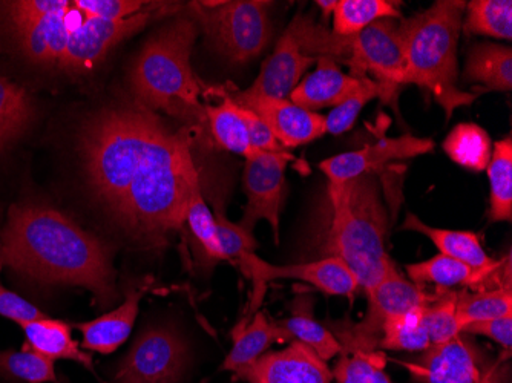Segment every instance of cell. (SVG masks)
Wrapping results in <instances>:
<instances>
[{
    "instance_id": "obj_1",
    "label": "cell",
    "mask_w": 512,
    "mask_h": 383,
    "mask_svg": "<svg viewBox=\"0 0 512 383\" xmlns=\"http://www.w3.org/2000/svg\"><path fill=\"white\" fill-rule=\"evenodd\" d=\"M192 140L191 129H174L137 102L106 106L80 128L86 183L112 220L146 249H165L183 233L200 187Z\"/></svg>"
},
{
    "instance_id": "obj_2",
    "label": "cell",
    "mask_w": 512,
    "mask_h": 383,
    "mask_svg": "<svg viewBox=\"0 0 512 383\" xmlns=\"http://www.w3.org/2000/svg\"><path fill=\"white\" fill-rule=\"evenodd\" d=\"M0 264L40 284L83 287L102 307L119 298L111 247L53 207H11Z\"/></svg>"
},
{
    "instance_id": "obj_3",
    "label": "cell",
    "mask_w": 512,
    "mask_h": 383,
    "mask_svg": "<svg viewBox=\"0 0 512 383\" xmlns=\"http://www.w3.org/2000/svg\"><path fill=\"white\" fill-rule=\"evenodd\" d=\"M387 209L373 174L329 184V215L315 236L319 258L341 259L352 270L359 289H373L394 269L385 249Z\"/></svg>"
},
{
    "instance_id": "obj_4",
    "label": "cell",
    "mask_w": 512,
    "mask_h": 383,
    "mask_svg": "<svg viewBox=\"0 0 512 383\" xmlns=\"http://www.w3.org/2000/svg\"><path fill=\"white\" fill-rule=\"evenodd\" d=\"M198 33L191 17L172 20L143 46L132 65L129 83L138 105L165 112L200 134L207 128L206 106L201 103L200 82L191 66Z\"/></svg>"
},
{
    "instance_id": "obj_5",
    "label": "cell",
    "mask_w": 512,
    "mask_h": 383,
    "mask_svg": "<svg viewBox=\"0 0 512 383\" xmlns=\"http://www.w3.org/2000/svg\"><path fill=\"white\" fill-rule=\"evenodd\" d=\"M467 2L439 0L433 7L399 20L405 57V85H417L444 109L447 120L471 106L480 92L457 88V43Z\"/></svg>"
},
{
    "instance_id": "obj_6",
    "label": "cell",
    "mask_w": 512,
    "mask_h": 383,
    "mask_svg": "<svg viewBox=\"0 0 512 383\" xmlns=\"http://www.w3.org/2000/svg\"><path fill=\"white\" fill-rule=\"evenodd\" d=\"M270 2H192L189 17L207 42L230 63L243 65L263 53L272 37Z\"/></svg>"
},
{
    "instance_id": "obj_7",
    "label": "cell",
    "mask_w": 512,
    "mask_h": 383,
    "mask_svg": "<svg viewBox=\"0 0 512 383\" xmlns=\"http://www.w3.org/2000/svg\"><path fill=\"white\" fill-rule=\"evenodd\" d=\"M427 287L405 279L398 269H394L384 281L368 290V308L359 322H330L329 330L347 350H379L385 322L396 315H404L427 302Z\"/></svg>"
},
{
    "instance_id": "obj_8",
    "label": "cell",
    "mask_w": 512,
    "mask_h": 383,
    "mask_svg": "<svg viewBox=\"0 0 512 383\" xmlns=\"http://www.w3.org/2000/svg\"><path fill=\"white\" fill-rule=\"evenodd\" d=\"M393 362L405 368L414 383H493L496 373V365L463 333L444 344L430 345L410 361Z\"/></svg>"
},
{
    "instance_id": "obj_9",
    "label": "cell",
    "mask_w": 512,
    "mask_h": 383,
    "mask_svg": "<svg viewBox=\"0 0 512 383\" xmlns=\"http://www.w3.org/2000/svg\"><path fill=\"white\" fill-rule=\"evenodd\" d=\"M355 71L350 76L367 79L368 74L379 86L382 102L396 99L405 85V57L399 34V20L381 19L361 33L353 34Z\"/></svg>"
},
{
    "instance_id": "obj_10",
    "label": "cell",
    "mask_w": 512,
    "mask_h": 383,
    "mask_svg": "<svg viewBox=\"0 0 512 383\" xmlns=\"http://www.w3.org/2000/svg\"><path fill=\"white\" fill-rule=\"evenodd\" d=\"M188 364V348L171 328L143 331L115 371L114 383H178Z\"/></svg>"
},
{
    "instance_id": "obj_11",
    "label": "cell",
    "mask_w": 512,
    "mask_h": 383,
    "mask_svg": "<svg viewBox=\"0 0 512 383\" xmlns=\"http://www.w3.org/2000/svg\"><path fill=\"white\" fill-rule=\"evenodd\" d=\"M241 273L253 282L252 304H250L252 313H256L260 307L267 282L278 281V279L307 282L325 295L347 296L350 301H353V296L359 290L358 279L353 275L352 270L335 256L302 262V264H290V266H273L256 253H250L241 267Z\"/></svg>"
},
{
    "instance_id": "obj_12",
    "label": "cell",
    "mask_w": 512,
    "mask_h": 383,
    "mask_svg": "<svg viewBox=\"0 0 512 383\" xmlns=\"http://www.w3.org/2000/svg\"><path fill=\"white\" fill-rule=\"evenodd\" d=\"M295 160L289 152L255 151L246 158L244 167V194L247 206L240 226L253 233L258 221H267L273 230V239L279 243V215L283 207L286 169Z\"/></svg>"
},
{
    "instance_id": "obj_13",
    "label": "cell",
    "mask_w": 512,
    "mask_h": 383,
    "mask_svg": "<svg viewBox=\"0 0 512 383\" xmlns=\"http://www.w3.org/2000/svg\"><path fill=\"white\" fill-rule=\"evenodd\" d=\"M166 8L172 7L165 4L149 5L142 13L123 20L89 19L85 14V23L69 36L65 56L59 63L60 68L71 74L91 71L115 45L142 31L158 14H163Z\"/></svg>"
},
{
    "instance_id": "obj_14",
    "label": "cell",
    "mask_w": 512,
    "mask_h": 383,
    "mask_svg": "<svg viewBox=\"0 0 512 383\" xmlns=\"http://www.w3.org/2000/svg\"><path fill=\"white\" fill-rule=\"evenodd\" d=\"M224 91L235 103L255 112L284 148L307 145L327 134L324 115L299 108L289 99L253 95L232 86Z\"/></svg>"
},
{
    "instance_id": "obj_15",
    "label": "cell",
    "mask_w": 512,
    "mask_h": 383,
    "mask_svg": "<svg viewBox=\"0 0 512 383\" xmlns=\"http://www.w3.org/2000/svg\"><path fill=\"white\" fill-rule=\"evenodd\" d=\"M234 376L246 383H332L333 380L327 362L298 341L284 350L267 351Z\"/></svg>"
},
{
    "instance_id": "obj_16",
    "label": "cell",
    "mask_w": 512,
    "mask_h": 383,
    "mask_svg": "<svg viewBox=\"0 0 512 383\" xmlns=\"http://www.w3.org/2000/svg\"><path fill=\"white\" fill-rule=\"evenodd\" d=\"M431 138H417L413 135L382 138L375 145H368L359 151L335 155L319 163V169L329 178V183H344L362 175L373 174L379 167L396 160L419 157L434 151Z\"/></svg>"
},
{
    "instance_id": "obj_17",
    "label": "cell",
    "mask_w": 512,
    "mask_h": 383,
    "mask_svg": "<svg viewBox=\"0 0 512 383\" xmlns=\"http://www.w3.org/2000/svg\"><path fill=\"white\" fill-rule=\"evenodd\" d=\"M316 63L313 57L302 54L298 40L287 28L276 43L275 50L267 57L260 76L246 92L253 95H266L272 99H289L293 89L299 85L302 76Z\"/></svg>"
},
{
    "instance_id": "obj_18",
    "label": "cell",
    "mask_w": 512,
    "mask_h": 383,
    "mask_svg": "<svg viewBox=\"0 0 512 383\" xmlns=\"http://www.w3.org/2000/svg\"><path fill=\"white\" fill-rule=\"evenodd\" d=\"M148 289L149 284L132 287L126 292L125 302L119 307L92 321L74 325L82 333V347L100 354H111L119 350L131 336L140 301Z\"/></svg>"
},
{
    "instance_id": "obj_19",
    "label": "cell",
    "mask_w": 512,
    "mask_h": 383,
    "mask_svg": "<svg viewBox=\"0 0 512 383\" xmlns=\"http://www.w3.org/2000/svg\"><path fill=\"white\" fill-rule=\"evenodd\" d=\"M315 73L307 76L293 89L289 100L299 108L315 112L322 108L336 106L350 99L361 89L365 79H356L342 73L338 63L330 59H318ZM368 79V77H367Z\"/></svg>"
},
{
    "instance_id": "obj_20",
    "label": "cell",
    "mask_w": 512,
    "mask_h": 383,
    "mask_svg": "<svg viewBox=\"0 0 512 383\" xmlns=\"http://www.w3.org/2000/svg\"><path fill=\"white\" fill-rule=\"evenodd\" d=\"M402 230L422 233L431 239V243L439 249L440 255L457 259V261L470 266L471 269L486 273V275L499 273L506 261V259L497 261V259L491 258L483 249L482 241L476 233L465 232V230L437 229V227L428 226L413 213H408Z\"/></svg>"
},
{
    "instance_id": "obj_21",
    "label": "cell",
    "mask_w": 512,
    "mask_h": 383,
    "mask_svg": "<svg viewBox=\"0 0 512 383\" xmlns=\"http://www.w3.org/2000/svg\"><path fill=\"white\" fill-rule=\"evenodd\" d=\"M184 238L188 241L194 258L195 267L204 275H211L212 270L226 261L221 249L220 233L214 213L204 201L201 189L198 187L189 203L186 220L183 227Z\"/></svg>"
},
{
    "instance_id": "obj_22",
    "label": "cell",
    "mask_w": 512,
    "mask_h": 383,
    "mask_svg": "<svg viewBox=\"0 0 512 383\" xmlns=\"http://www.w3.org/2000/svg\"><path fill=\"white\" fill-rule=\"evenodd\" d=\"M20 327L27 338L25 345L40 356L53 362L62 359L77 362L88 368L92 374H96L91 354L83 351L79 342L73 338V325L46 316L37 321L25 322Z\"/></svg>"
},
{
    "instance_id": "obj_23",
    "label": "cell",
    "mask_w": 512,
    "mask_h": 383,
    "mask_svg": "<svg viewBox=\"0 0 512 383\" xmlns=\"http://www.w3.org/2000/svg\"><path fill=\"white\" fill-rule=\"evenodd\" d=\"M232 334L234 347L227 354L221 367V370L230 373H237L241 368L253 364L276 342L289 341L286 331L276 324L275 319L267 318L261 311H256L252 322H241Z\"/></svg>"
},
{
    "instance_id": "obj_24",
    "label": "cell",
    "mask_w": 512,
    "mask_h": 383,
    "mask_svg": "<svg viewBox=\"0 0 512 383\" xmlns=\"http://www.w3.org/2000/svg\"><path fill=\"white\" fill-rule=\"evenodd\" d=\"M463 82L477 83L482 91L509 92L512 89L511 46L477 43L468 53Z\"/></svg>"
},
{
    "instance_id": "obj_25",
    "label": "cell",
    "mask_w": 512,
    "mask_h": 383,
    "mask_svg": "<svg viewBox=\"0 0 512 383\" xmlns=\"http://www.w3.org/2000/svg\"><path fill=\"white\" fill-rule=\"evenodd\" d=\"M276 324L286 331L289 339L312 348L322 361H332L341 354V344L332 331L313 318V301L307 296L296 298L290 307L289 318L276 321Z\"/></svg>"
},
{
    "instance_id": "obj_26",
    "label": "cell",
    "mask_w": 512,
    "mask_h": 383,
    "mask_svg": "<svg viewBox=\"0 0 512 383\" xmlns=\"http://www.w3.org/2000/svg\"><path fill=\"white\" fill-rule=\"evenodd\" d=\"M65 11L46 16L33 27L16 33L23 54L28 59L42 65H59L62 62L71 36L65 25Z\"/></svg>"
},
{
    "instance_id": "obj_27",
    "label": "cell",
    "mask_w": 512,
    "mask_h": 383,
    "mask_svg": "<svg viewBox=\"0 0 512 383\" xmlns=\"http://www.w3.org/2000/svg\"><path fill=\"white\" fill-rule=\"evenodd\" d=\"M34 112L28 92L0 76V155L28 131Z\"/></svg>"
},
{
    "instance_id": "obj_28",
    "label": "cell",
    "mask_w": 512,
    "mask_h": 383,
    "mask_svg": "<svg viewBox=\"0 0 512 383\" xmlns=\"http://www.w3.org/2000/svg\"><path fill=\"white\" fill-rule=\"evenodd\" d=\"M218 94L223 97V102L217 106H206L207 128L211 129L212 137L221 148L247 158L255 151L241 117L240 106L230 99L224 89Z\"/></svg>"
},
{
    "instance_id": "obj_29",
    "label": "cell",
    "mask_w": 512,
    "mask_h": 383,
    "mask_svg": "<svg viewBox=\"0 0 512 383\" xmlns=\"http://www.w3.org/2000/svg\"><path fill=\"white\" fill-rule=\"evenodd\" d=\"M490 180V223L512 220V140L497 141L490 164L486 167Z\"/></svg>"
},
{
    "instance_id": "obj_30",
    "label": "cell",
    "mask_w": 512,
    "mask_h": 383,
    "mask_svg": "<svg viewBox=\"0 0 512 383\" xmlns=\"http://www.w3.org/2000/svg\"><path fill=\"white\" fill-rule=\"evenodd\" d=\"M442 148L454 163L474 172L486 171L493 155L490 135L474 123L457 125L445 138Z\"/></svg>"
},
{
    "instance_id": "obj_31",
    "label": "cell",
    "mask_w": 512,
    "mask_h": 383,
    "mask_svg": "<svg viewBox=\"0 0 512 383\" xmlns=\"http://www.w3.org/2000/svg\"><path fill=\"white\" fill-rule=\"evenodd\" d=\"M512 316L511 287H496L477 292L462 289L457 292L456 318L462 333L463 327L474 322Z\"/></svg>"
},
{
    "instance_id": "obj_32",
    "label": "cell",
    "mask_w": 512,
    "mask_h": 383,
    "mask_svg": "<svg viewBox=\"0 0 512 383\" xmlns=\"http://www.w3.org/2000/svg\"><path fill=\"white\" fill-rule=\"evenodd\" d=\"M381 19L401 20L399 5L390 0H339L333 11V33L353 36Z\"/></svg>"
},
{
    "instance_id": "obj_33",
    "label": "cell",
    "mask_w": 512,
    "mask_h": 383,
    "mask_svg": "<svg viewBox=\"0 0 512 383\" xmlns=\"http://www.w3.org/2000/svg\"><path fill=\"white\" fill-rule=\"evenodd\" d=\"M467 17L463 30L468 34L493 37L499 40L512 39L511 0H473L467 4Z\"/></svg>"
},
{
    "instance_id": "obj_34",
    "label": "cell",
    "mask_w": 512,
    "mask_h": 383,
    "mask_svg": "<svg viewBox=\"0 0 512 383\" xmlns=\"http://www.w3.org/2000/svg\"><path fill=\"white\" fill-rule=\"evenodd\" d=\"M387 361L382 350L342 348L339 361L332 370L333 379L338 383H393L385 371Z\"/></svg>"
},
{
    "instance_id": "obj_35",
    "label": "cell",
    "mask_w": 512,
    "mask_h": 383,
    "mask_svg": "<svg viewBox=\"0 0 512 383\" xmlns=\"http://www.w3.org/2000/svg\"><path fill=\"white\" fill-rule=\"evenodd\" d=\"M430 345V336L422 319V307H419L404 315L391 316L387 319L382 330L379 350L422 353Z\"/></svg>"
},
{
    "instance_id": "obj_36",
    "label": "cell",
    "mask_w": 512,
    "mask_h": 383,
    "mask_svg": "<svg viewBox=\"0 0 512 383\" xmlns=\"http://www.w3.org/2000/svg\"><path fill=\"white\" fill-rule=\"evenodd\" d=\"M457 290L434 289L422 305V319L431 345L444 344L457 338L460 327L456 318Z\"/></svg>"
},
{
    "instance_id": "obj_37",
    "label": "cell",
    "mask_w": 512,
    "mask_h": 383,
    "mask_svg": "<svg viewBox=\"0 0 512 383\" xmlns=\"http://www.w3.org/2000/svg\"><path fill=\"white\" fill-rule=\"evenodd\" d=\"M0 376L23 383H59L54 362L27 345L22 351H0Z\"/></svg>"
},
{
    "instance_id": "obj_38",
    "label": "cell",
    "mask_w": 512,
    "mask_h": 383,
    "mask_svg": "<svg viewBox=\"0 0 512 383\" xmlns=\"http://www.w3.org/2000/svg\"><path fill=\"white\" fill-rule=\"evenodd\" d=\"M379 97V86L375 80L370 77L364 80L361 89L352 95L350 99L345 100L341 105L332 109L329 115L325 118V131L333 135H341L344 132L350 131L358 120L364 106L371 100Z\"/></svg>"
},
{
    "instance_id": "obj_39",
    "label": "cell",
    "mask_w": 512,
    "mask_h": 383,
    "mask_svg": "<svg viewBox=\"0 0 512 383\" xmlns=\"http://www.w3.org/2000/svg\"><path fill=\"white\" fill-rule=\"evenodd\" d=\"M214 217L217 221L218 233H220L224 258L241 270L247 256L250 253H255L256 247H258V243L253 238V233L247 232L240 224H234L227 220L224 210L220 207L215 210Z\"/></svg>"
},
{
    "instance_id": "obj_40",
    "label": "cell",
    "mask_w": 512,
    "mask_h": 383,
    "mask_svg": "<svg viewBox=\"0 0 512 383\" xmlns=\"http://www.w3.org/2000/svg\"><path fill=\"white\" fill-rule=\"evenodd\" d=\"M71 5L68 0H22L7 4L8 20L16 33L33 27L51 14L65 11Z\"/></svg>"
},
{
    "instance_id": "obj_41",
    "label": "cell",
    "mask_w": 512,
    "mask_h": 383,
    "mask_svg": "<svg viewBox=\"0 0 512 383\" xmlns=\"http://www.w3.org/2000/svg\"><path fill=\"white\" fill-rule=\"evenodd\" d=\"M89 19L123 20L145 11L146 2L135 0H76L73 2Z\"/></svg>"
},
{
    "instance_id": "obj_42",
    "label": "cell",
    "mask_w": 512,
    "mask_h": 383,
    "mask_svg": "<svg viewBox=\"0 0 512 383\" xmlns=\"http://www.w3.org/2000/svg\"><path fill=\"white\" fill-rule=\"evenodd\" d=\"M463 334L467 336H485L499 344L506 353H511L512 348V316L491 319V321L474 322L463 327Z\"/></svg>"
},
{
    "instance_id": "obj_43",
    "label": "cell",
    "mask_w": 512,
    "mask_h": 383,
    "mask_svg": "<svg viewBox=\"0 0 512 383\" xmlns=\"http://www.w3.org/2000/svg\"><path fill=\"white\" fill-rule=\"evenodd\" d=\"M0 315L22 325L25 322L46 318L45 313L30 302L20 298L0 285Z\"/></svg>"
},
{
    "instance_id": "obj_44",
    "label": "cell",
    "mask_w": 512,
    "mask_h": 383,
    "mask_svg": "<svg viewBox=\"0 0 512 383\" xmlns=\"http://www.w3.org/2000/svg\"><path fill=\"white\" fill-rule=\"evenodd\" d=\"M238 105V103H237ZM240 106L241 117L246 123L247 132H249L250 143L253 151L263 152H284L286 149L276 140L275 135L270 131L269 126L261 120L255 112Z\"/></svg>"
},
{
    "instance_id": "obj_45",
    "label": "cell",
    "mask_w": 512,
    "mask_h": 383,
    "mask_svg": "<svg viewBox=\"0 0 512 383\" xmlns=\"http://www.w3.org/2000/svg\"><path fill=\"white\" fill-rule=\"evenodd\" d=\"M336 2H338V0H318V2H316L319 10L322 11L324 20H329V17L332 16L333 11H335Z\"/></svg>"
}]
</instances>
